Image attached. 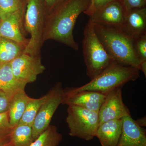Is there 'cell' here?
Returning a JSON list of instances; mask_svg holds the SVG:
<instances>
[{
    "mask_svg": "<svg viewBox=\"0 0 146 146\" xmlns=\"http://www.w3.org/2000/svg\"><path fill=\"white\" fill-rule=\"evenodd\" d=\"M0 21H1V19H0Z\"/></svg>",
    "mask_w": 146,
    "mask_h": 146,
    "instance_id": "cell-34",
    "label": "cell"
},
{
    "mask_svg": "<svg viewBox=\"0 0 146 146\" xmlns=\"http://www.w3.org/2000/svg\"><path fill=\"white\" fill-rule=\"evenodd\" d=\"M125 16L121 0H115L94 11L89 16L94 24L122 29Z\"/></svg>",
    "mask_w": 146,
    "mask_h": 146,
    "instance_id": "cell-9",
    "label": "cell"
},
{
    "mask_svg": "<svg viewBox=\"0 0 146 146\" xmlns=\"http://www.w3.org/2000/svg\"><path fill=\"white\" fill-rule=\"evenodd\" d=\"M22 9V0H0L1 21Z\"/></svg>",
    "mask_w": 146,
    "mask_h": 146,
    "instance_id": "cell-23",
    "label": "cell"
},
{
    "mask_svg": "<svg viewBox=\"0 0 146 146\" xmlns=\"http://www.w3.org/2000/svg\"><path fill=\"white\" fill-rule=\"evenodd\" d=\"M46 98L40 106L33 124L34 140L50 125L58 108L62 104L65 97L62 84L58 82L46 94Z\"/></svg>",
    "mask_w": 146,
    "mask_h": 146,
    "instance_id": "cell-7",
    "label": "cell"
},
{
    "mask_svg": "<svg viewBox=\"0 0 146 146\" xmlns=\"http://www.w3.org/2000/svg\"><path fill=\"white\" fill-rule=\"evenodd\" d=\"M6 146H11V145H7Z\"/></svg>",
    "mask_w": 146,
    "mask_h": 146,
    "instance_id": "cell-31",
    "label": "cell"
},
{
    "mask_svg": "<svg viewBox=\"0 0 146 146\" xmlns=\"http://www.w3.org/2000/svg\"><path fill=\"white\" fill-rule=\"evenodd\" d=\"M91 3V0H66L53 12L44 31L43 39H52L78 50L73 30L78 16Z\"/></svg>",
    "mask_w": 146,
    "mask_h": 146,
    "instance_id": "cell-1",
    "label": "cell"
},
{
    "mask_svg": "<svg viewBox=\"0 0 146 146\" xmlns=\"http://www.w3.org/2000/svg\"><path fill=\"white\" fill-rule=\"evenodd\" d=\"M114 1L115 0H93L89 8L84 13L89 16L94 11Z\"/></svg>",
    "mask_w": 146,
    "mask_h": 146,
    "instance_id": "cell-26",
    "label": "cell"
},
{
    "mask_svg": "<svg viewBox=\"0 0 146 146\" xmlns=\"http://www.w3.org/2000/svg\"><path fill=\"white\" fill-rule=\"evenodd\" d=\"M134 48L140 62L146 60V34L133 39Z\"/></svg>",
    "mask_w": 146,
    "mask_h": 146,
    "instance_id": "cell-24",
    "label": "cell"
},
{
    "mask_svg": "<svg viewBox=\"0 0 146 146\" xmlns=\"http://www.w3.org/2000/svg\"><path fill=\"white\" fill-rule=\"evenodd\" d=\"M106 94L91 91H81L70 94L65 93L62 104L76 106L98 113Z\"/></svg>",
    "mask_w": 146,
    "mask_h": 146,
    "instance_id": "cell-11",
    "label": "cell"
},
{
    "mask_svg": "<svg viewBox=\"0 0 146 146\" xmlns=\"http://www.w3.org/2000/svg\"><path fill=\"white\" fill-rule=\"evenodd\" d=\"M94 25L97 36L113 60L139 70L140 61L134 48L133 39L121 29Z\"/></svg>",
    "mask_w": 146,
    "mask_h": 146,
    "instance_id": "cell-2",
    "label": "cell"
},
{
    "mask_svg": "<svg viewBox=\"0 0 146 146\" xmlns=\"http://www.w3.org/2000/svg\"><path fill=\"white\" fill-rule=\"evenodd\" d=\"M46 94L39 98H29L25 109L18 124H24L32 127L39 108L46 98Z\"/></svg>",
    "mask_w": 146,
    "mask_h": 146,
    "instance_id": "cell-21",
    "label": "cell"
},
{
    "mask_svg": "<svg viewBox=\"0 0 146 146\" xmlns=\"http://www.w3.org/2000/svg\"><path fill=\"white\" fill-rule=\"evenodd\" d=\"M50 10L53 11V12L59 7L62 5L66 0H44Z\"/></svg>",
    "mask_w": 146,
    "mask_h": 146,
    "instance_id": "cell-28",
    "label": "cell"
},
{
    "mask_svg": "<svg viewBox=\"0 0 146 146\" xmlns=\"http://www.w3.org/2000/svg\"><path fill=\"white\" fill-rule=\"evenodd\" d=\"M125 14L133 9L145 7L146 0H121Z\"/></svg>",
    "mask_w": 146,
    "mask_h": 146,
    "instance_id": "cell-25",
    "label": "cell"
},
{
    "mask_svg": "<svg viewBox=\"0 0 146 146\" xmlns=\"http://www.w3.org/2000/svg\"><path fill=\"white\" fill-rule=\"evenodd\" d=\"M26 86L16 79L10 63L0 65V90L5 93L10 99L17 92L25 90Z\"/></svg>",
    "mask_w": 146,
    "mask_h": 146,
    "instance_id": "cell-16",
    "label": "cell"
},
{
    "mask_svg": "<svg viewBox=\"0 0 146 146\" xmlns=\"http://www.w3.org/2000/svg\"><path fill=\"white\" fill-rule=\"evenodd\" d=\"M10 65L16 79L26 85L34 82L46 69L40 58L25 53L11 61Z\"/></svg>",
    "mask_w": 146,
    "mask_h": 146,
    "instance_id": "cell-8",
    "label": "cell"
},
{
    "mask_svg": "<svg viewBox=\"0 0 146 146\" xmlns=\"http://www.w3.org/2000/svg\"><path fill=\"white\" fill-rule=\"evenodd\" d=\"M122 127V119L109 120L99 125L96 137L102 146H117Z\"/></svg>",
    "mask_w": 146,
    "mask_h": 146,
    "instance_id": "cell-15",
    "label": "cell"
},
{
    "mask_svg": "<svg viewBox=\"0 0 146 146\" xmlns=\"http://www.w3.org/2000/svg\"><path fill=\"white\" fill-rule=\"evenodd\" d=\"M63 139L57 127L50 125L34 140L30 146H58Z\"/></svg>",
    "mask_w": 146,
    "mask_h": 146,
    "instance_id": "cell-20",
    "label": "cell"
},
{
    "mask_svg": "<svg viewBox=\"0 0 146 146\" xmlns=\"http://www.w3.org/2000/svg\"><path fill=\"white\" fill-rule=\"evenodd\" d=\"M25 48L18 42L0 37V65L10 63L23 53Z\"/></svg>",
    "mask_w": 146,
    "mask_h": 146,
    "instance_id": "cell-18",
    "label": "cell"
},
{
    "mask_svg": "<svg viewBox=\"0 0 146 146\" xmlns=\"http://www.w3.org/2000/svg\"><path fill=\"white\" fill-rule=\"evenodd\" d=\"M93 1V0H91V3L92 2V1Z\"/></svg>",
    "mask_w": 146,
    "mask_h": 146,
    "instance_id": "cell-33",
    "label": "cell"
},
{
    "mask_svg": "<svg viewBox=\"0 0 146 146\" xmlns=\"http://www.w3.org/2000/svg\"><path fill=\"white\" fill-rule=\"evenodd\" d=\"M23 9L11 13L0 21V37L13 40L25 47L28 42L21 31Z\"/></svg>",
    "mask_w": 146,
    "mask_h": 146,
    "instance_id": "cell-13",
    "label": "cell"
},
{
    "mask_svg": "<svg viewBox=\"0 0 146 146\" xmlns=\"http://www.w3.org/2000/svg\"><path fill=\"white\" fill-rule=\"evenodd\" d=\"M0 146H4L3 145H1V144H0Z\"/></svg>",
    "mask_w": 146,
    "mask_h": 146,
    "instance_id": "cell-32",
    "label": "cell"
},
{
    "mask_svg": "<svg viewBox=\"0 0 146 146\" xmlns=\"http://www.w3.org/2000/svg\"><path fill=\"white\" fill-rule=\"evenodd\" d=\"M66 121L72 137L91 141L99 126L98 113L76 106H68Z\"/></svg>",
    "mask_w": 146,
    "mask_h": 146,
    "instance_id": "cell-5",
    "label": "cell"
},
{
    "mask_svg": "<svg viewBox=\"0 0 146 146\" xmlns=\"http://www.w3.org/2000/svg\"><path fill=\"white\" fill-rule=\"evenodd\" d=\"M117 146H146L145 130L131 115L122 118L121 133Z\"/></svg>",
    "mask_w": 146,
    "mask_h": 146,
    "instance_id": "cell-12",
    "label": "cell"
},
{
    "mask_svg": "<svg viewBox=\"0 0 146 146\" xmlns=\"http://www.w3.org/2000/svg\"><path fill=\"white\" fill-rule=\"evenodd\" d=\"M130 115L129 110L123 102L122 88H117L106 94L98 112L99 125L109 120L122 119Z\"/></svg>",
    "mask_w": 146,
    "mask_h": 146,
    "instance_id": "cell-10",
    "label": "cell"
},
{
    "mask_svg": "<svg viewBox=\"0 0 146 146\" xmlns=\"http://www.w3.org/2000/svg\"><path fill=\"white\" fill-rule=\"evenodd\" d=\"M10 100L5 93L0 90V113L8 111Z\"/></svg>",
    "mask_w": 146,
    "mask_h": 146,
    "instance_id": "cell-27",
    "label": "cell"
},
{
    "mask_svg": "<svg viewBox=\"0 0 146 146\" xmlns=\"http://www.w3.org/2000/svg\"><path fill=\"white\" fill-rule=\"evenodd\" d=\"M13 128L9 123L8 111L0 113V144L4 146L10 144Z\"/></svg>",
    "mask_w": 146,
    "mask_h": 146,
    "instance_id": "cell-22",
    "label": "cell"
},
{
    "mask_svg": "<svg viewBox=\"0 0 146 146\" xmlns=\"http://www.w3.org/2000/svg\"><path fill=\"white\" fill-rule=\"evenodd\" d=\"M135 121L136 123L141 127H146V118L145 117L140 118Z\"/></svg>",
    "mask_w": 146,
    "mask_h": 146,
    "instance_id": "cell-29",
    "label": "cell"
},
{
    "mask_svg": "<svg viewBox=\"0 0 146 146\" xmlns=\"http://www.w3.org/2000/svg\"><path fill=\"white\" fill-rule=\"evenodd\" d=\"M82 46L86 75L91 80L115 61L106 50L97 36L94 23L89 19L84 30Z\"/></svg>",
    "mask_w": 146,
    "mask_h": 146,
    "instance_id": "cell-4",
    "label": "cell"
},
{
    "mask_svg": "<svg viewBox=\"0 0 146 146\" xmlns=\"http://www.w3.org/2000/svg\"><path fill=\"white\" fill-rule=\"evenodd\" d=\"M140 77V70L114 61L95 78L84 85L64 90L65 94L91 91L107 94L112 90L122 88L126 84L135 81Z\"/></svg>",
    "mask_w": 146,
    "mask_h": 146,
    "instance_id": "cell-3",
    "label": "cell"
},
{
    "mask_svg": "<svg viewBox=\"0 0 146 146\" xmlns=\"http://www.w3.org/2000/svg\"><path fill=\"white\" fill-rule=\"evenodd\" d=\"M33 141L32 126L18 124L12 129L9 145L12 146H30Z\"/></svg>",
    "mask_w": 146,
    "mask_h": 146,
    "instance_id": "cell-19",
    "label": "cell"
},
{
    "mask_svg": "<svg viewBox=\"0 0 146 146\" xmlns=\"http://www.w3.org/2000/svg\"><path fill=\"white\" fill-rule=\"evenodd\" d=\"M44 13L43 0H27L25 16V27L31 38L26 46L23 53L36 55L43 39Z\"/></svg>",
    "mask_w": 146,
    "mask_h": 146,
    "instance_id": "cell-6",
    "label": "cell"
},
{
    "mask_svg": "<svg viewBox=\"0 0 146 146\" xmlns=\"http://www.w3.org/2000/svg\"><path fill=\"white\" fill-rule=\"evenodd\" d=\"M139 70H141L143 73L145 77H146V61H141L140 62L139 66Z\"/></svg>",
    "mask_w": 146,
    "mask_h": 146,
    "instance_id": "cell-30",
    "label": "cell"
},
{
    "mask_svg": "<svg viewBox=\"0 0 146 146\" xmlns=\"http://www.w3.org/2000/svg\"><path fill=\"white\" fill-rule=\"evenodd\" d=\"M29 97L21 90L14 94L11 98L8 110L9 119L13 127L18 125L25 109Z\"/></svg>",
    "mask_w": 146,
    "mask_h": 146,
    "instance_id": "cell-17",
    "label": "cell"
},
{
    "mask_svg": "<svg viewBox=\"0 0 146 146\" xmlns=\"http://www.w3.org/2000/svg\"><path fill=\"white\" fill-rule=\"evenodd\" d=\"M121 29L133 40L146 34V7L129 11Z\"/></svg>",
    "mask_w": 146,
    "mask_h": 146,
    "instance_id": "cell-14",
    "label": "cell"
}]
</instances>
